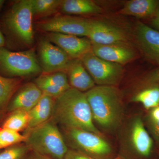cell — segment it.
<instances>
[{
  "label": "cell",
  "mask_w": 159,
  "mask_h": 159,
  "mask_svg": "<svg viewBox=\"0 0 159 159\" xmlns=\"http://www.w3.org/2000/svg\"><path fill=\"white\" fill-rule=\"evenodd\" d=\"M48 40L63 50L73 59H80L92 52V43L88 39L71 34L50 33Z\"/></svg>",
  "instance_id": "8fae6325"
},
{
  "label": "cell",
  "mask_w": 159,
  "mask_h": 159,
  "mask_svg": "<svg viewBox=\"0 0 159 159\" xmlns=\"http://www.w3.org/2000/svg\"><path fill=\"white\" fill-rule=\"evenodd\" d=\"M61 0H31L33 16L47 17L59 9Z\"/></svg>",
  "instance_id": "603a6c76"
},
{
  "label": "cell",
  "mask_w": 159,
  "mask_h": 159,
  "mask_svg": "<svg viewBox=\"0 0 159 159\" xmlns=\"http://www.w3.org/2000/svg\"><path fill=\"white\" fill-rule=\"evenodd\" d=\"M43 93L34 83H28L21 87L16 91L9 102L7 112L17 110L29 111L36 105Z\"/></svg>",
  "instance_id": "7c38bea8"
},
{
  "label": "cell",
  "mask_w": 159,
  "mask_h": 159,
  "mask_svg": "<svg viewBox=\"0 0 159 159\" xmlns=\"http://www.w3.org/2000/svg\"><path fill=\"white\" fill-rule=\"evenodd\" d=\"M112 159H125L124 158L122 157L121 156H118Z\"/></svg>",
  "instance_id": "836d02e7"
},
{
  "label": "cell",
  "mask_w": 159,
  "mask_h": 159,
  "mask_svg": "<svg viewBox=\"0 0 159 159\" xmlns=\"http://www.w3.org/2000/svg\"><path fill=\"white\" fill-rule=\"evenodd\" d=\"M29 122V111L17 110L9 113L3 122L2 128L9 129L19 132L27 129Z\"/></svg>",
  "instance_id": "44dd1931"
},
{
  "label": "cell",
  "mask_w": 159,
  "mask_h": 159,
  "mask_svg": "<svg viewBox=\"0 0 159 159\" xmlns=\"http://www.w3.org/2000/svg\"><path fill=\"white\" fill-rule=\"evenodd\" d=\"M31 0H21L12 5L4 20L6 30L12 36L26 45L34 42Z\"/></svg>",
  "instance_id": "277c9868"
},
{
  "label": "cell",
  "mask_w": 159,
  "mask_h": 159,
  "mask_svg": "<svg viewBox=\"0 0 159 159\" xmlns=\"http://www.w3.org/2000/svg\"><path fill=\"white\" fill-rule=\"evenodd\" d=\"M151 25L155 29L159 30V7L155 13V16L152 20Z\"/></svg>",
  "instance_id": "f546056e"
},
{
  "label": "cell",
  "mask_w": 159,
  "mask_h": 159,
  "mask_svg": "<svg viewBox=\"0 0 159 159\" xmlns=\"http://www.w3.org/2000/svg\"><path fill=\"white\" fill-rule=\"evenodd\" d=\"M25 135L9 129H0V150L25 142Z\"/></svg>",
  "instance_id": "d4e9b609"
},
{
  "label": "cell",
  "mask_w": 159,
  "mask_h": 159,
  "mask_svg": "<svg viewBox=\"0 0 159 159\" xmlns=\"http://www.w3.org/2000/svg\"><path fill=\"white\" fill-rule=\"evenodd\" d=\"M20 80L0 76V116L7 113L11 98L19 89Z\"/></svg>",
  "instance_id": "ffe728a7"
},
{
  "label": "cell",
  "mask_w": 159,
  "mask_h": 159,
  "mask_svg": "<svg viewBox=\"0 0 159 159\" xmlns=\"http://www.w3.org/2000/svg\"><path fill=\"white\" fill-rule=\"evenodd\" d=\"M51 119L63 128L78 129L102 136L94 125L85 93L73 88L55 99Z\"/></svg>",
  "instance_id": "6da1fadb"
},
{
  "label": "cell",
  "mask_w": 159,
  "mask_h": 159,
  "mask_svg": "<svg viewBox=\"0 0 159 159\" xmlns=\"http://www.w3.org/2000/svg\"><path fill=\"white\" fill-rule=\"evenodd\" d=\"M150 80L153 82L159 81V69L155 73H154L151 77Z\"/></svg>",
  "instance_id": "4dcf8cb0"
},
{
  "label": "cell",
  "mask_w": 159,
  "mask_h": 159,
  "mask_svg": "<svg viewBox=\"0 0 159 159\" xmlns=\"http://www.w3.org/2000/svg\"><path fill=\"white\" fill-rule=\"evenodd\" d=\"M55 99L53 97L43 94L36 105L29 111V124L26 129L36 127L51 119Z\"/></svg>",
  "instance_id": "2e32d148"
},
{
  "label": "cell",
  "mask_w": 159,
  "mask_h": 159,
  "mask_svg": "<svg viewBox=\"0 0 159 159\" xmlns=\"http://www.w3.org/2000/svg\"><path fill=\"white\" fill-rule=\"evenodd\" d=\"M67 139L75 150L79 151L96 159H104L111 152L109 144L101 136L75 128H64Z\"/></svg>",
  "instance_id": "8992f818"
},
{
  "label": "cell",
  "mask_w": 159,
  "mask_h": 159,
  "mask_svg": "<svg viewBox=\"0 0 159 159\" xmlns=\"http://www.w3.org/2000/svg\"><path fill=\"white\" fill-rule=\"evenodd\" d=\"M134 102L142 103L146 109H152L159 106V86L151 87L139 92L132 98Z\"/></svg>",
  "instance_id": "7402d4cb"
},
{
  "label": "cell",
  "mask_w": 159,
  "mask_h": 159,
  "mask_svg": "<svg viewBox=\"0 0 159 159\" xmlns=\"http://www.w3.org/2000/svg\"><path fill=\"white\" fill-rule=\"evenodd\" d=\"M35 82L44 83L54 86L61 88L66 90L71 87L66 72L64 71L44 73L37 77L35 79Z\"/></svg>",
  "instance_id": "cb8c5ba5"
},
{
  "label": "cell",
  "mask_w": 159,
  "mask_h": 159,
  "mask_svg": "<svg viewBox=\"0 0 159 159\" xmlns=\"http://www.w3.org/2000/svg\"><path fill=\"white\" fill-rule=\"evenodd\" d=\"M30 151L25 143H20L0 150V159H25Z\"/></svg>",
  "instance_id": "484cf974"
},
{
  "label": "cell",
  "mask_w": 159,
  "mask_h": 159,
  "mask_svg": "<svg viewBox=\"0 0 159 159\" xmlns=\"http://www.w3.org/2000/svg\"><path fill=\"white\" fill-rule=\"evenodd\" d=\"M90 20L82 18L59 15L40 23L43 31L88 37Z\"/></svg>",
  "instance_id": "ba28073f"
},
{
  "label": "cell",
  "mask_w": 159,
  "mask_h": 159,
  "mask_svg": "<svg viewBox=\"0 0 159 159\" xmlns=\"http://www.w3.org/2000/svg\"><path fill=\"white\" fill-rule=\"evenodd\" d=\"M59 9L68 14L93 15L102 12V9L90 0H62Z\"/></svg>",
  "instance_id": "d6986e66"
},
{
  "label": "cell",
  "mask_w": 159,
  "mask_h": 159,
  "mask_svg": "<svg viewBox=\"0 0 159 159\" xmlns=\"http://www.w3.org/2000/svg\"><path fill=\"white\" fill-rule=\"evenodd\" d=\"M63 159H96L79 151L68 149Z\"/></svg>",
  "instance_id": "4316f807"
},
{
  "label": "cell",
  "mask_w": 159,
  "mask_h": 159,
  "mask_svg": "<svg viewBox=\"0 0 159 159\" xmlns=\"http://www.w3.org/2000/svg\"><path fill=\"white\" fill-rule=\"evenodd\" d=\"M159 7V1L157 0H131L125 3L119 13L145 18L155 14Z\"/></svg>",
  "instance_id": "ac0fdd59"
},
{
  "label": "cell",
  "mask_w": 159,
  "mask_h": 159,
  "mask_svg": "<svg viewBox=\"0 0 159 159\" xmlns=\"http://www.w3.org/2000/svg\"><path fill=\"white\" fill-rule=\"evenodd\" d=\"M26 145L31 151L51 159H63L68 150L64 138L52 119L26 129Z\"/></svg>",
  "instance_id": "3957f363"
},
{
  "label": "cell",
  "mask_w": 159,
  "mask_h": 159,
  "mask_svg": "<svg viewBox=\"0 0 159 159\" xmlns=\"http://www.w3.org/2000/svg\"><path fill=\"white\" fill-rule=\"evenodd\" d=\"M131 141L137 154L143 157L150 156L153 142L145 129L141 118L138 117L133 122L131 129Z\"/></svg>",
  "instance_id": "5bb4252c"
},
{
  "label": "cell",
  "mask_w": 159,
  "mask_h": 159,
  "mask_svg": "<svg viewBox=\"0 0 159 159\" xmlns=\"http://www.w3.org/2000/svg\"><path fill=\"white\" fill-rule=\"evenodd\" d=\"M0 70L15 77L36 75L43 71L34 50L12 52L3 47L0 48Z\"/></svg>",
  "instance_id": "5b68a950"
},
{
  "label": "cell",
  "mask_w": 159,
  "mask_h": 159,
  "mask_svg": "<svg viewBox=\"0 0 159 159\" xmlns=\"http://www.w3.org/2000/svg\"><path fill=\"white\" fill-rule=\"evenodd\" d=\"M39 54L40 65L44 73L66 72L72 60L63 50L48 39L40 41Z\"/></svg>",
  "instance_id": "9c48e42d"
},
{
  "label": "cell",
  "mask_w": 159,
  "mask_h": 159,
  "mask_svg": "<svg viewBox=\"0 0 159 159\" xmlns=\"http://www.w3.org/2000/svg\"><path fill=\"white\" fill-rule=\"evenodd\" d=\"M80 59L98 85H116L122 78L123 70L121 65L101 59L92 52L84 55Z\"/></svg>",
  "instance_id": "52a82bcc"
},
{
  "label": "cell",
  "mask_w": 159,
  "mask_h": 159,
  "mask_svg": "<svg viewBox=\"0 0 159 159\" xmlns=\"http://www.w3.org/2000/svg\"><path fill=\"white\" fill-rule=\"evenodd\" d=\"M5 1L4 0H0V10L2 9V7L4 5V3H5Z\"/></svg>",
  "instance_id": "d6a6232c"
},
{
  "label": "cell",
  "mask_w": 159,
  "mask_h": 159,
  "mask_svg": "<svg viewBox=\"0 0 159 159\" xmlns=\"http://www.w3.org/2000/svg\"><path fill=\"white\" fill-rule=\"evenodd\" d=\"M93 119L102 128L111 129L119 125L122 116V98L114 86H95L85 93Z\"/></svg>",
  "instance_id": "7a4b0ae2"
},
{
  "label": "cell",
  "mask_w": 159,
  "mask_h": 159,
  "mask_svg": "<svg viewBox=\"0 0 159 159\" xmlns=\"http://www.w3.org/2000/svg\"><path fill=\"white\" fill-rule=\"evenodd\" d=\"M25 159H51L47 157L41 155L34 152L30 151Z\"/></svg>",
  "instance_id": "f1b7e54d"
},
{
  "label": "cell",
  "mask_w": 159,
  "mask_h": 159,
  "mask_svg": "<svg viewBox=\"0 0 159 159\" xmlns=\"http://www.w3.org/2000/svg\"><path fill=\"white\" fill-rule=\"evenodd\" d=\"M66 72L71 87L83 92L95 86V83L80 59L72 60Z\"/></svg>",
  "instance_id": "9a60e30c"
},
{
  "label": "cell",
  "mask_w": 159,
  "mask_h": 159,
  "mask_svg": "<svg viewBox=\"0 0 159 159\" xmlns=\"http://www.w3.org/2000/svg\"><path fill=\"white\" fill-rule=\"evenodd\" d=\"M88 38L93 45H124L128 37L124 31L104 22L90 20Z\"/></svg>",
  "instance_id": "30bf717a"
},
{
  "label": "cell",
  "mask_w": 159,
  "mask_h": 159,
  "mask_svg": "<svg viewBox=\"0 0 159 159\" xmlns=\"http://www.w3.org/2000/svg\"><path fill=\"white\" fill-rule=\"evenodd\" d=\"M149 123L154 137L159 142V119L155 121H149Z\"/></svg>",
  "instance_id": "83f0119b"
},
{
  "label": "cell",
  "mask_w": 159,
  "mask_h": 159,
  "mask_svg": "<svg viewBox=\"0 0 159 159\" xmlns=\"http://www.w3.org/2000/svg\"><path fill=\"white\" fill-rule=\"evenodd\" d=\"M5 43V38L3 36L2 33L0 31V48H2Z\"/></svg>",
  "instance_id": "1f68e13d"
},
{
  "label": "cell",
  "mask_w": 159,
  "mask_h": 159,
  "mask_svg": "<svg viewBox=\"0 0 159 159\" xmlns=\"http://www.w3.org/2000/svg\"><path fill=\"white\" fill-rule=\"evenodd\" d=\"M92 52L101 59L121 65L129 62L135 56L134 51L124 45L92 44Z\"/></svg>",
  "instance_id": "4fadbf2b"
},
{
  "label": "cell",
  "mask_w": 159,
  "mask_h": 159,
  "mask_svg": "<svg viewBox=\"0 0 159 159\" xmlns=\"http://www.w3.org/2000/svg\"><path fill=\"white\" fill-rule=\"evenodd\" d=\"M136 33L142 49L148 57L159 54V31L141 22L137 24Z\"/></svg>",
  "instance_id": "e0dca14e"
}]
</instances>
